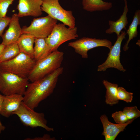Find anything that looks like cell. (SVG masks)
Returning <instances> with one entry per match:
<instances>
[{
    "label": "cell",
    "mask_w": 140,
    "mask_h": 140,
    "mask_svg": "<svg viewBox=\"0 0 140 140\" xmlns=\"http://www.w3.org/2000/svg\"><path fill=\"white\" fill-rule=\"evenodd\" d=\"M63 71V67H60L44 77L29 83L23 95V101L34 110L52 93Z\"/></svg>",
    "instance_id": "obj_1"
},
{
    "label": "cell",
    "mask_w": 140,
    "mask_h": 140,
    "mask_svg": "<svg viewBox=\"0 0 140 140\" xmlns=\"http://www.w3.org/2000/svg\"><path fill=\"white\" fill-rule=\"evenodd\" d=\"M64 53L58 50L37 61L28 78L31 82L43 78L61 67Z\"/></svg>",
    "instance_id": "obj_2"
},
{
    "label": "cell",
    "mask_w": 140,
    "mask_h": 140,
    "mask_svg": "<svg viewBox=\"0 0 140 140\" xmlns=\"http://www.w3.org/2000/svg\"><path fill=\"white\" fill-rule=\"evenodd\" d=\"M64 24H56L50 34L45 38L46 48L45 57L52 52L57 50L62 44L67 41L74 39L79 36L76 27L68 28Z\"/></svg>",
    "instance_id": "obj_3"
},
{
    "label": "cell",
    "mask_w": 140,
    "mask_h": 140,
    "mask_svg": "<svg viewBox=\"0 0 140 140\" xmlns=\"http://www.w3.org/2000/svg\"><path fill=\"white\" fill-rule=\"evenodd\" d=\"M36 61L22 52L10 60L0 64V69L22 78H28L34 68Z\"/></svg>",
    "instance_id": "obj_4"
},
{
    "label": "cell",
    "mask_w": 140,
    "mask_h": 140,
    "mask_svg": "<svg viewBox=\"0 0 140 140\" xmlns=\"http://www.w3.org/2000/svg\"><path fill=\"white\" fill-rule=\"evenodd\" d=\"M29 81L28 78H22L0 69V92L5 96L14 94L23 96Z\"/></svg>",
    "instance_id": "obj_5"
},
{
    "label": "cell",
    "mask_w": 140,
    "mask_h": 140,
    "mask_svg": "<svg viewBox=\"0 0 140 140\" xmlns=\"http://www.w3.org/2000/svg\"><path fill=\"white\" fill-rule=\"evenodd\" d=\"M13 114L17 115L24 125L34 128L42 127L48 131H54L53 128L47 125V121L42 113L35 111L27 106L23 101L19 108L13 112Z\"/></svg>",
    "instance_id": "obj_6"
},
{
    "label": "cell",
    "mask_w": 140,
    "mask_h": 140,
    "mask_svg": "<svg viewBox=\"0 0 140 140\" xmlns=\"http://www.w3.org/2000/svg\"><path fill=\"white\" fill-rule=\"evenodd\" d=\"M41 8L42 11L52 18L62 22L69 27L75 26V19L71 10L64 9L59 0H42Z\"/></svg>",
    "instance_id": "obj_7"
},
{
    "label": "cell",
    "mask_w": 140,
    "mask_h": 140,
    "mask_svg": "<svg viewBox=\"0 0 140 140\" xmlns=\"http://www.w3.org/2000/svg\"><path fill=\"white\" fill-rule=\"evenodd\" d=\"M57 21L48 15L34 18L30 26L22 27V34L28 33L35 38H45L51 33Z\"/></svg>",
    "instance_id": "obj_8"
},
{
    "label": "cell",
    "mask_w": 140,
    "mask_h": 140,
    "mask_svg": "<svg viewBox=\"0 0 140 140\" xmlns=\"http://www.w3.org/2000/svg\"><path fill=\"white\" fill-rule=\"evenodd\" d=\"M68 46L74 49L75 52L81 57L88 58V52L89 50L99 47H104L110 49L112 46L111 42L107 39H97L88 37H83L68 44Z\"/></svg>",
    "instance_id": "obj_9"
},
{
    "label": "cell",
    "mask_w": 140,
    "mask_h": 140,
    "mask_svg": "<svg viewBox=\"0 0 140 140\" xmlns=\"http://www.w3.org/2000/svg\"><path fill=\"white\" fill-rule=\"evenodd\" d=\"M121 32L114 45L109 49V52L105 61L98 66V71H105L107 69L111 68L123 72L126 71L121 63L120 57L121 43L123 40L125 38L127 34L125 31H122Z\"/></svg>",
    "instance_id": "obj_10"
},
{
    "label": "cell",
    "mask_w": 140,
    "mask_h": 140,
    "mask_svg": "<svg viewBox=\"0 0 140 140\" xmlns=\"http://www.w3.org/2000/svg\"><path fill=\"white\" fill-rule=\"evenodd\" d=\"M42 0H18L17 9L19 17L27 16L38 17L43 13Z\"/></svg>",
    "instance_id": "obj_11"
},
{
    "label": "cell",
    "mask_w": 140,
    "mask_h": 140,
    "mask_svg": "<svg viewBox=\"0 0 140 140\" xmlns=\"http://www.w3.org/2000/svg\"><path fill=\"white\" fill-rule=\"evenodd\" d=\"M100 119L103 127L102 135L104 136L106 140H114L119 133L123 131L126 127L131 123L135 119L129 120L123 124L111 123L105 114L101 116Z\"/></svg>",
    "instance_id": "obj_12"
},
{
    "label": "cell",
    "mask_w": 140,
    "mask_h": 140,
    "mask_svg": "<svg viewBox=\"0 0 140 140\" xmlns=\"http://www.w3.org/2000/svg\"><path fill=\"white\" fill-rule=\"evenodd\" d=\"M19 18L17 13H14L12 15L8 29L1 36L2 39V43L5 46L17 43L22 34V28L19 22Z\"/></svg>",
    "instance_id": "obj_13"
},
{
    "label": "cell",
    "mask_w": 140,
    "mask_h": 140,
    "mask_svg": "<svg viewBox=\"0 0 140 140\" xmlns=\"http://www.w3.org/2000/svg\"><path fill=\"white\" fill-rule=\"evenodd\" d=\"M23 99V96L19 94L5 96L0 114L5 117H9L12 115L13 112L19 108Z\"/></svg>",
    "instance_id": "obj_14"
},
{
    "label": "cell",
    "mask_w": 140,
    "mask_h": 140,
    "mask_svg": "<svg viewBox=\"0 0 140 140\" xmlns=\"http://www.w3.org/2000/svg\"><path fill=\"white\" fill-rule=\"evenodd\" d=\"M124 6L122 15L116 21L109 20V27L105 31L106 33L111 34L115 33L117 37L120 35V33L123 29H126V26L128 23L127 14L129 11L127 6V1L124 0Z\"/></svg>",
    "instance_id": "obj_15"
},
{
    "label": "cell",
    "mask_w": 140,
    "mask_h": 140,
    "mask_svg": "<svg viewBox=\"0 0 140 140\" xmlns=\"http://www.w3.org/2000/svg\"><path fill=\"white\" fill-rule=\"evenodd\" d=\"M35 38L30 34H22L17 42L20 52L23 53L34 58L33 45Z\"/></svg>",
    "instance_id": "obj_16"
},
{
    "label": "cell",
    "mask_w": 140,
    "mask_h": 140,
    "mask_svg": "<svg viewBox=\"0 0 140 140\" xmlns=\"http://www.w3.org/2000/svg\"><path fill=\"white\" fill-rule=\"evenodd\" d=\"M82 4L83 9L90 12L108 10L112 6V3L103 0H82Z\"/></svg>",
    "instance_id": "obj_17"
},
{
    "label": "cell",
    "mask_w": 140,
    "mask_h": 140,
    "mask_svg": "<svg viewBox=\"0 0 140 140\" xmlns=\"http://www.w3.org/2000/svg\"><path fill=\"white\" fill-rule=\"evenodd\" d=\"M103 83L106 89L105 102L107 104L112 106L118 103L117 97L118 85L104 80Z\"/></svg>",
    "instance_id": "obj_18"
},
{
    "label": "cell",
    "mask_w": 140,
    "mask_h": 140,
    "mask_svg": "<svg viewBox=\"0 0 140 140\" xmlns=\"http://www.w3.org/2000/svg\"><path fill=\"white\" fill-rule=\"evenodd\" d=\"M140 25V10L138 9L135 13L133 20L127 30L126 34L128 35V39L123 47V50L126 51L129 48L128 45L130 41L138 35L137 27Z\"/></svg>",
    "instance_id": "obj_19"
},
{
    "label": "cell",
    "mask_w": 140,
    "mask_h": 140,
    "mask_svg": "<svg viewBox=\"0 0 140 140\" xmlns=\"http://www.w3.org/2000/svg\"><path fill=\"white\" fill-rule=\"evenodd\" d=\"M20 52L17 43L5 46L0 55V64L13 59Z\"/></svg>",
    "instance_id": "obj_20"
},
{
    "label": "cell",
    "mask_w": 140,
    "mask_h": 140,
    "mask_svg": "<svg viewBox=\"0 0 140 140\" xmlns=\"http://www.w3.org/2000/svg\"><path fill=\"white\" fill-rule=\"evenodd\" d=\"M34 47V58L37 61L45 57L46 48L45 38H35Z\"/></svg>",
    "instance_id": "obj_21"
},
{
    "label": "cell",
    "mask_w": 140,
    "mask_h": 140,
    "mask_svg": "<svg viewBox=\"0 0 140 140\" xmlns=\"http://www.w3.org/2000/svg\"><path fill=\"white\" fill-rule=\"evenodd\" d=\"M133 93L127 91L123 87H118L117 97L119 100H123L127 103L131 102L133 99Z\"/></svg>",
    "instance_id": "obj_22"
},
{
    "label": "cell",
    "mask_w": 140,
    "mask_h": 140,
    "mask_svg": "<svg viewBox=\"0 0 140 140\" xmlns=\"http://www.w3.org/2000/svg\"><path fill=\"white\" fill-rule=\"evenodd\" d=\"M123 111L129 120L135 119L140 116V111L136 106L125 107Z\"/></svg>",
    "instance_id": "obj_23"
},
{
    "label": "cell",
    "mask_w": 140,
    "mask_h": 140,
    "mask_svg": "<svg viewBox=\"0 0 140 140\" xmlns=\"http://www.w3.org/2000/svg\"><path fill=\"white\" fill-rule=\"evenodd\" d=\"M111 116L117 124H124L129 120L123 111H116L112 114Z\"/></svg>",
    "instance_id": "obj_24"
},
{
    "label": "cell",
    "mask_w": 140,
    "mask_h": 140,
    "mask_svg": "<svg viewBox=\"0 0 140 140\" xmlns=\"http://www.w3.org/2000/svg\"><path fill=\"white\" fill-rule=\"evenodd\" d=\"M15 0H0V18L6 16L8 9Z\"/></svg>",
    "instance_id": "obj_25"
},
{
    "label": "cell",
    "mask_w": 140,
    "mask_h": 140,
    "mask_svg": "<svg viewBox=\"0 0 140 140\" xmlns=\"http://www.w3.org/2000/svg\"><path fill=\"white\" fill-rule=\"evenodd\" d=\"M11 17L8 16L0 18V36H2L4 30L9 25L11 20Z\"/></svg>",
    "instance_id": "obj_26"
},
{
    "label": "cell",
    "mask_w": 140,
    "mask_h": 140,
    "mask_svg": "<svg viewBox=\"0 0 140 140\" xmlns=\"http://www.w3.org/2000/svg\"><path fill=\"white\" fill-rule=\"evenodd\" d=\"M25 140H54L55 138L54 137H51L48 134L44 135L43 137H35L33 138H27L24 139Z\"/></svg>",
    "instance_id": "obj_27"
},
{
    "label": "cell",
    "mask_w": 140,
    "mask_h": 140,
    "mask_svg": "<svg viewBox=\"0 0 140 140\" xmlns=\"http://www.w3.org/2000/svg\"><path fill=\"white\" fill-rule=\"evenodd\" d=\"M5 95H2L0 94V112L1 110L2 103ZM6 128L3 125L0 121V134L2 131H4Z\"/></svg>",
    "instance_id": "obj_28"
},
{
    "label": "cell",
    "mask_w": 140,
    "mask_h": 140,
    "mask_svg": "<svg viewBox=\"0 0 140 140\" xmlns=\"http://www.w3.org/2000/svg\"><path fill=\"white\" fill-rule=\"evenodd\" d=\"M5 46L2 43H1V44H0V55L2 51L5 47Z\"/></svg>",
    "instance_id": "obj_29"
},
{
    "label": "cell",
    "mask_w": 140,
    "mask_h": 140,
    "mask_svg": "<svg viewBox=\"0 0 140 140\" xmlns=\"http://www.w3.org/2000/svg\"><path fill=\"white\" fill-rule=\"evenodd\" d=\"M74 0V1L75 0Z\"/></svg>",
    "instance_id": "obj_30"
}]
</instances>
